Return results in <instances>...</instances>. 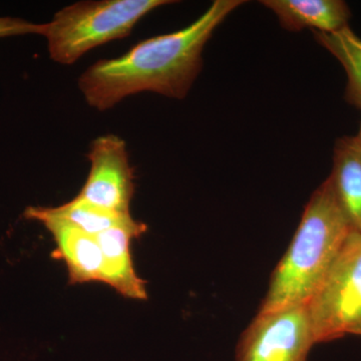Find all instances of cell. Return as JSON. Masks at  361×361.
Masks as SVG:
<instances>
[{
    "label": "cell",
    "mask_w": 361,
    "mask_h": 361,
    "mask_svg": "<svg viewBox=\"0 0 361 361\" xmlns=\"http://www.w3.org/2000/svg\"><path fill=\"white\" fill-rule=\"evenodd\" d=\"M329 178L351 230L361 233V146L355 137L336 142Z\"/></svg>",
    "instance_id": "30bf717a"
},
{
    "label": "cell",
    "mask_w": 361,
    "mask_h": 361,
    "mask_svg": "<svg viewBox=\"0 0 361 361\" xmlns=\"http://www.w3.org/2000/svg\"><path fill=\"white\" fill-rule=\"evenodd\" d=\"M280 25L290 32L310 28L312 32L330 33L348 26L350 9L341 0H263Z\"/></svg>",
    "instance_id": "9c48e42d"
},
{
    "label": "cell",
    "mask_w": 361,
    "mask_h": 361,
    "mask_svg": "<svg viewBox=\"0 0 361 361\" xmlns=\"http://www.w3.org/2000/svg\"><path fill=\"white\" fill-rule=\"evenodd\" d=\"M42 23H30L20 18H0V39L18 37V35H42Z\"/></svg>",
    "instance_id": "4fadbf2b"
},
{
    "label": "cell",
    "mask_w": 361,
    "mask_h": 361,
    "mask_svg": "<svg viewBox=\"0 0 361 361\" xmlns=\"http://www.w3.org/2000/svg\"><path fill=\"white\" fill-rule=\"evenodd\" d=\"M353 231L329 178L311 196L259 312L308 305Z\"/></svg>",
    "instance_id": "7a4b0ae2"
},
{
    "label": "cell",
    "mask_w": 361,
    "mask_h": 361,
    "mask_svg": "<svg viewBox=\"0 0 361 361\" xmlns=\"http://www.w3.org/2000/svg\"><path fill=\"white\" fill-rule=\"evenodd\" d=\"M314 344L308 305L259 312L242 334L236 361H307Z\"/></svg>",
    "instance_id": "5b68a950"
},
{
    "label": "cell",
    "mask_w": 361,
    "mask_h": 361,
    "mask_svg": "<svg viewBox=\"0 0 361 361\" xmlns=\"http://www.w3.org/2000/svg\"><path fill=\"white\" fill-rule=\"evenodd\" d=\"M308 310L315 343L361 336V233H349Z\"/></svg>",
    "instance_id": "277c9868"
},
{
    "label": "cell",
    "mask_w": 361,
    "mask_h": 361,
    "mask_svg": "<svg viewBox=\"0 0 361 361\" xmlns=\"http://www.w3.org/2000/svg\"><path fill=\"white\" fill-rule=\"evenodd\" d=\"M147 229L145 223L134 219L94 236L103 254L101 282L126 298L134 300L148 298L146 281L135 272L130 253L133 240L140 238Z\"/></svg>",
    "instance_id": "52a82bcc"
},
{
    "label": "cell",
    "mask_w": 361,
    "mask_h": 361,
    "mask_svg": "<svg viewBox=\"0 0 361 361\" xmlns=\"http://www.w3.org/2000/svg\"><path fill=\"white\" fill-rule=\"evenodd\" d=\"M23 217L32 221L42 217L63 221L92 236H97L106 230L134 220L130 215L108 212L77 198L59 207H27L23 212Z\"/></svg>",
    "instance_id": "8fae6325"
},
{
    "label": "cell",
    "mask_w": 361,
    "mask_h": 361,
    "mask_svg": "<svg viewBox=\"0 0 361 361\" xmlns=\"http://www.w3.org/2000/svg\"><path fill=\"white\" fill-rule=\"evenodd\" d=\"M242 0H215L192 25L139 42L120 58L101 59L78 78L92 108L106 111L125 97L149 92L183 99L203 66L204 47Z\"/></svg>",
    "instance_id": "6da1fadb"
},
{
    "label": "cell",
    "mask_w": 361,
    "mask_h": 361,
    "mask_svg": "<svg viewBox=\"0 0 361 361\" xmlns=\"http://www.w3.org/2000/svg\"><path fill=\"white\" fill-rule=\"evenodd\" d=\"M318 44L338 59L348 75L345 99L361 110V39L349 26L338 32H313Z\"/></svg>",
    "instance_id": "7c38bea8"
},
{
    "label": "cell",
    "mask_w": 361,
    "mask_h": 361,
    "mask_svg": "<svg viewBox=\"0 0 361 361\" xmlns=\"http://www.w3.org/2000/svg\"><path fill=\"white\" fill-rule=\"evenodd\" d=\"M87 158L90 174L75 198L108 212L130 215L135 176L125 141L116 135H102L90 145Z\"/></svg>",
    "instance_id": "8992f818"
},
{
    "label": "cell",
    "mask_w": 361,
    "mask_h": 361,
    "mask_svg": "<svg viewBox=\"0 0 361 361\" xmlns=\"http://www.w3.org/2000/svg\"><path fill=\"white\" fill-rule=\"evenodd\" d=\"M356 140H357L358 142H360V145L361 146V123H360V132H358V135H356Z\"/></svg>",
    "instance_id": "5bb4252c"
},
{
    "label": "cell",
    "mask_w": 361,
    "mask_h": 361,
    "mask_svg": "<svg viewBox=\"0 0 361 361\" xmlns=\"http://www.w3.org/2000/svg\"><path fill=\"white\" fill-rule=\"evenodd\" d=\"M170 0H101L63 7L42 23V37L49 56L61 65H73L92 49L129 37L135 25Z\"/></svg>",
    "instance_id": "3957f363"
},
{
    "label": "cell",
    "mask_w": 361,
    "mask_h": 361,
    "mask_svg": "<svg viewBox=\"0 0 361 361\" xmlns=\"http://www.w3.org/2000/svg\"><path fill=\"white\" fill-rule=\"evenodd\" d=\"M35 221L51 233L56 245L52 257L66 263L68 284L102 281L103 254L94 236L63 221L45 217Z\"/></svg>",
    "instance_id": "ba28073f"
}]
</instances>
